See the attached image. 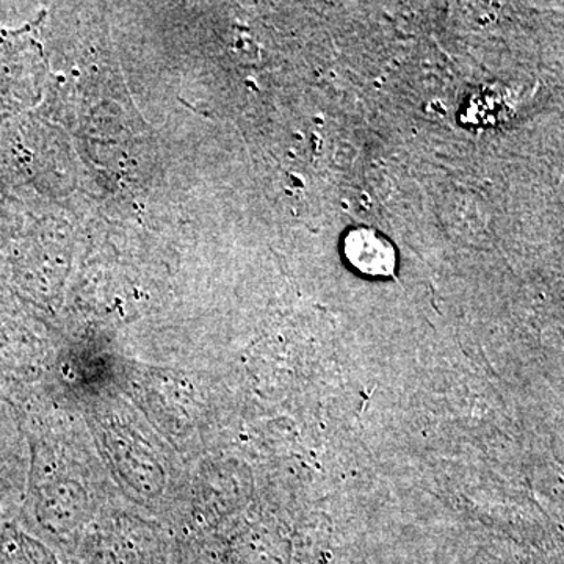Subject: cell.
<instances>
[{"instance_id":"6da1fadb","label":"cell","mask_w":564,"mask_h":564,"mask_svg":"<svg viewBox=\"0 0 564 564\" xmlns=\"http://www.w3.org/2000/svg\"><path fill=\"white\" fill-rule=\"evenodd\" d=\"M345 254L352 267L370 276H388L395 269V250L373 229L359 228L348 234Z\"/></svg>"}]
</instances>
